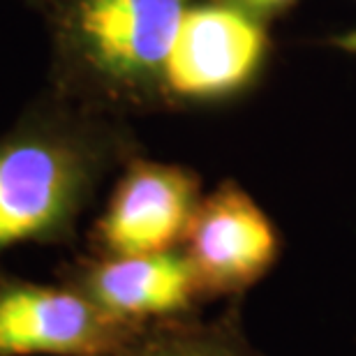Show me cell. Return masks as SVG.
<instances>
[{"mask_svg": "<svg viewBox=\"0 0 356 356\" xmlns=\"http://www.w3.org/2000/svg\"><path fill=\"white\" fill-rule=\"evenodd\" d=\"M183 241L204 303L218 298L243 301L282 254L275 222L234 181H222L199 202Z\"/></svg>", "mask_w": 356, "mask_h": 356, "instance_id": "2", "label": "cell"}, {"mask_svg": "<svg viewBox=\"0 0 356 356\" xmlns=\"http://www.w3.org/2000/svg\"><path fill=\"white\" fill-rule=\"evenodd\" d=\"M266 54V33L252 12L234 3L185 7L160 72L172 95L206 99L227 95L250 81Z\"/></svg>", "mask_w": 356, "mask_h": 356, "instance_id": "4", "label": "cell"}, {"mask_svg": "<svg viewBox=\"0 0 356 356\" xmlns=\"http://www.w3.org/2000/svg\"><path fill=\"white\" fill-rule=\"evenodd\" d=\"M139 329L65 282L0 277V356H113Z\"/></svg>", "mask_w": 356, "mask_h": 356, "instance_id": "3", "label": "cell"}, {"mask_svg": "<svg viewBox=\"0 0 356 356\" xmlns=\"http://www.w3.org/2000/svg\"><path fill=\"white\" fill-rule=\"evenodd\" d=\"M234 5L243 7L248 12H270V10H280V7L289 5L291 0H232Z\"/></svg>", "mask_w": 356, "mask_h": 356, "instance_id": "9", "label": "cell"}, {"mask_svg": "<svg viewBox=\"0 0 356 356\" xmlns=\"http://www.w3.org/2000/svg\"><path fill=\"white\" fill-rule=\"evenodd\" d=\"M243 301H229L216 317H176L146 324L113 356H266L245 329Z\"/></svg>", "mask_w": 356, "mask_h": 356, "instance_id": "8", "label": "cell"}, {"mask_svg": "<svg viewBox=\"0 0 356 356\" xmlns=\"http://www.w3.org/2000/svg\"><path fill=\"white\" fill-rule=\"evenodd\" d=\"M70 287L81 291L106 315L130 324L199 315L204 305L195 268L178 250L86 259L67 268Z\"/></svg>", "mask_w": 356, "mask_h": 356, "instance_id": "6", "label": "cell"}, {"mask_svg": "<svg viewBox=\"0 0 356 356\" xmlns=\"http://www.w3.org/2000/svg\"><path fill=\"white\" fill-rule=\"evenodd\" d=\"M199 202V178L190 169L162 162H132L95 222V250L104 257L176 250V243L188 234Z\"/></svg>", "mask_w": 356, "mask_h": 356, "instance_id": "5", "label": "cell"}, {"mask_svg": "<svg viewBox=\"0 0 356 356\" xmlns=\"http://www.w3.org/2000/svg\"><path fill=\"white\" fill-rule=\"evenodd\" d=\"M192 0H76V35L92 65L125 83L160 81Z\"/></svg>", "mask_w": 356, "mask_h": 356, "instance_id": "7", "label": "cell"}, {"mask_svg": "<svg viewBox=\"0 0 356 356\" xmlns=\"http://www.w3.org/2000/svg\"><path fill=\"white\" fill-rule=\"evenodd\" d=\"M102 165L97 148L67 134L31 130L0 141V254L72 236Z\"/></svg>", "mask_w": 356, "mask_h": 356, "instance_id": "1", "label": "cell"}, {"mask_svg": "<svg viewBox=\"0 0 356 356\" xmlns=\"http://www.w3.org/2000/svg\"><path fill=\"white\" fill-rule=\"evenodd\" d=\"M333 44H336L338 49H343V51L347 54H356V28L350 33H343L340 38L333 40Z\"/></svg>", "mask_w": 356, "mask_h": 356, "instance_id": "10", "label": "cell"}]
</instances>
